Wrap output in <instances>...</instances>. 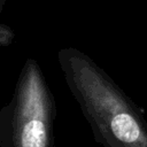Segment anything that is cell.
<instances>
[{
    "mask_svg": "<svg viewBox=\"0 0 147 147\" xmlns=\"http://www.w3.org/2000/svg\"><path fill=\"white\" fill-rule=\"evenodd\" d=\"M57 62L101 147H147L144 113L100 65L75 47L57 51Z\"/></svg>",
    "mask_w": 147,
    "mask_h": 147,
    "instance_id": "cell-1",
    "label": "cell"
},
{
    "mask_svg": "<svg viewBox=\"0 0 147 147\" xmlns=\"http://www.w3.org/2000/svg\"><path fill=\"white\" fill-rule=\"evenodd\" d=\"M56 105L38 62H24L10 100L0 108V147H54Z\"/></svg>",
    "mask_w": 147,
    "mask_h": 147,
    "instance_id": "cell-2",
    "label": "cell"
},
{
    "mask_svg": "<svg viewBox=\"0 0 147 147\" xmlns=\"http://www.w3.org/2000/svg\"><path fill=\"white\" fill-rule=\"evenodd\" d=\"M14 39L15 32L13 31V29L5 23H0V46L7 47L14 42Z\"/></svg>",
    "mask_w": 147,
    "mask_h": 147,
    "instance_id": "cell-3",
    "label": "cell"
}]
</instances>
